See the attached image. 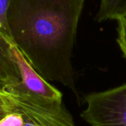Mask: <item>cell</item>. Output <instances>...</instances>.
Returning <instances> with one entry per match:
<instances>
[{"label": "cell", "instance_id": "6da1fadb", "mask_svg": "<svg viewBox=\"0 0 126 126\" xmlns=\"http://www.w3.org/2000/svg\"><path fill=\"white\" fill-rule=\"evenodd\" d=\"M85 0H10L8 22L15 42L46 80L77 96L72 54Z\"/></svg>", "mask_w": 126, "mask_h": 126}, {"label": "cell", "instance_id": "7a4b0ae2", "mask_svg": "<svg viewBox=\"0 0 126 126\" xmlns=\"http://www.w3.org/2000/svg\"><path fill=\"white\" fill-rule=\"evenodd\" d=\"M15 110L25 119V126H76L62 100H50L33 94L22 85L8 91Z\"/></svg>", "mask_w": 126, "mask_h": 126}, {"label": "cell", "instance_id": "3957f363", "mask_svg": "<svg viewBox=\"0 0 126 126\" xmlns=\"http://www.w3.org/2000/svg\"><path fill=\"white\" fill-rule=\"evenodd\" d=\"M81 116L92 126H126V83L85 97Z\"/></svg>", "mask_w": 126, "mask_h": 126}, {"label": "cell", "instance_id": "277c9868", "mask_svg": "<svg viewBox=\"0 0 126 126\" xmlns=\"http://www.w3.org/2000/svg\"><path fill=\"white\" fill-rule=\"evenodd\" d=\"M11 50L21 76L22 85L26 90L47 99L62 100L61 91L37 72L30 58L14 40L11 45Z\"/></svg>", "mask_w": 126, "mask_h": 126}, {"label": "cell", "instance_id": "5b68a950", "mask_svg": "<svg viewBox=\"0 0 126 126\" xmlns=\"http://www.w3.org/2000/svg\"><path fill=\"white\" fill-rule=\"evenodd\" d=\"M12 38L0 31V89L8 91L20 85L21 76L14 60L11 45Z\"/></svg>", "mask_w": 126, "mask_h": 126}, {"label": "cell", "instance_id": "8992f818", "mask_svg": "<svg viewBox=\"0 0 126 126\" xmlns=\"http://www.w3.org/2000/svg\"><path fill=\"white\" fill-rule=\"evenodd\" d=\"M125 15H126V0H100L95 20L97 22L117 20Z\"/></svg>", "mask_w": 126, "mask_h": 126}, {"label": "cell", "instance_id": "52a82bcc", "mask_svg": "<svg viewBox=\"0 0 126 126\" xmlns=\"http://www.w3.org/2000/svg\"><path fill=\"white\" fill-rule=\"evenodd\" d=\"M15 111V105L9 93L0 89V121Z\"/></svg>", "mask_w": 126, "mask_h": 126}, {"label": "cell", "instance_id": "ba28073f", "mask_svg": "<svg viewBox=\"0 0 126 126\" xmlns=\"http://www.w3.org/2000/svg\"><path fill=\"white\" fill-rule=\"evenodd\" d=\"M117 37L116 42L126 59V15L117 19Z\"/></svg>", "mask_w": 126, "mask_h": 126}, {"label": "cell", "instance_id": "9c48e42d", "mask_svg": "<svg viewBox=\"0 0 126 126\" xmlns=\"http://www.w3.org/2000/svg\"><path fill=\"white\" fill-rule=\"evenodd\" d=\"M9 2L10 0H0V31L8 37L13 39L7 17Z\"/></svg>", "mask_w": 126, "mask_h": 126}, {"label": "cell", "instance_id": "30bf717a", "mask_svg": "<svg viewBox=\"0 0 126 126\" xmlns=\"http://www.w3.org/2000/svg\"><path fill=\"white\" fill-rule=\"evenodd\" d=\"M0 126H25V119L22 114L15 110L0 121Z\"/></svg>", "mask_w": 126, "mask_h": 126}]
</instances>
